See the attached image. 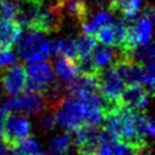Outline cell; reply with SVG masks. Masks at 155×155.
<instances>
[{"mask_svg": "<svg viewBox=\"0 0 155 155\" xmlns=\"http://www.w3.org/2000/svg\"><path fill=\"white\" fill-rule=\"evenodd\" d=\"M136 113L134 110L124 107L116 105L108 111H105L103 122L104 132L111 138L124 139L130 143H137L136 140Z\"/></svg>", "mask_w": 155, "mask_h": 155, "instance_id": "6da1fadb", "label": "cell"}, {"mask_svg": "<svg viewBox=\"0 0 155 155\" xmlns=\"http://www.w3.org/2000/svg\"><path fill=\"white\" fill-rule=\"evenodd\" d=\"M17 52L19 57L28 62H38L48 58L52 53L51 41H48L44 33L39 30H29L25 35L18 39Z\"/></svg>", "mask_w": 155, "mask_h": 155, "instance_id": "7a4b0ae2", "label": "cell"}, {"mask_svg": "<svg viewBox=\"0 0 155 155\" xmlns=\"http://www.w3.org/2000/svg\"><path fill=\"white\" fill-rule=\"evenodd\" d=\"M96 78L98 92L105 103V111H108L109 109L116 107L120 102V97L125 88V84L114 65L99 69L96 74Z\"/></svg>", "mask_w": 155, "mask_h": 155, "instance_id": "3957f363", "label": "cell"}, {"mask_svg": "<svg viewBox=\"0 0 155 155\" xmlns=\"http://www.w3.org/2000/svg\"><path fill=\"white\" fill-rule=\"evenodd\" d=\"M56 125L68 132L76 131L80 126L85 125L84 111L79 101L73 96H67L53 110Z\"/></svg>", "mask_w": 155, "mask_h": 155, "instance_id": "277c9868", "label": "cell"}, {"mask_svg": "<svg viewBox=\"0 0 155 155\" xmlns=\"http://www.w3.org/2000/svg\"><path fill=\"white\" fill-rule=\"evenodd\" d=\"M4 109L10 113H18L25 116H38L47 108V104L40 92L30 91L12 96L2 104Z\"/></svg>", "mask_w": 155, "mask_h": 155, "instance_id": "5b68a950", "label": "cell"}, {"mask_svg": "<svg viewBox=\"0 0 155 155\" xmlns=\"http://www.w3.org/2000/svg\"><path fill=\"white\" fill-rule=\"evenodd\" d=\"M34 130L33 121L29 119V116L18 114V113H10L5 116L4 120V128H2V136L6 137L10 142H18L22 140L29 136H31V132Z\"/></svg>", "mask_w": 155, "mask_h": 155, "instance_id": "8992f818", "label": "cell"}, {"mask_svg": "<svg viewBox=\"0 0 155 155\" xmlns=\"http://www.w3.org/2000/svg\"><path fill=\"white\" fill-rule=\"evenodd\" d=\"M27 87L30 91L41 92L48 84L54 80L53 70L51 63L46 61L31 62L28 64L27 69Z\"/></svg>", "mask_w": 155, "mask_h": 155, "instance_id": "52a82bcc", "label": "cell"}, {"mask_svg": "<svg viewBox=\"0 0 155 155\" xmlns=\"http://www.w3.org/2000/svg\"><path fill=\"white\" fill-rule=\"evenodd\" d=\"M0 84L4 92L12 97L22 93L27 87V73L22 64H13L0 70Z\"/></svg>", "mask_w": 155, "mask_h": 155, "instance_id": "ba28073f", "label": "cell"}, {"mask_svg": "<svg viewBox=\"0 0 155 155\" xmlns=\"http://www.w3.org/2000/svg\"><path fill=\"white\" fill-rule=\"evenodd\" d=\"M63 18L59 13V10L56 5V0L47 1L44 0L39 16L36 18L33 30H39L44 34L57 33L61 30Z\"/></svg>", "mask_w": 155, "mask_h": 155, "instance_id": "9c48e42d", "label": "cell"}, {"mask_svg": "<svg viewBox=\"0 0 155 155\" xmlns=\"http://www.w3.org/2000/svg\"><path fill=\"white\" fill-rule=\"evenodd\" d=\"M151 29H153V18L144 16L142 13L140 16L133 18L132 22L128 23V29H127V50L134 45L150 41Z\"/></svg>", "mask_w": 155, "mask_h": 155, "instance_id": "30bf717a", "label": "cell"}, {"mask_svg": "<svg viewBox=\"0 0 155 155\" xmlns=\"http://www.w3.org/2000/svg\"><path fill=\"white\" fill-rule=\"evenodd\" d=\"M120 102L124 107H127L134 111H143L149 107L150 103V91L142 85H127L125 86Z\"/></svg>", "mask_w": 155, "mask_h": 155, "instance_id": "8fae6325", "label": "cell"}, {"mask_svg": "<svg viewBox=\"0 0 155 155\" xmlns=\"http://www.w3.org/2000/svg\"><path fill=\"white\" fill-rule=\"evenodd\" d=\"M44 0H19L17 1V12L15 21L28 30L34 29L36 18L41 10Z\"/></svg>", "mask_w": 155, "mask_h": 155, "instance_id": "7c38bea8", "label": "cell"}, {"mask_svg": "<svg viewBox=\"0 0 155 155\" xmlns=\"http://www.w3.org/2000/svg\"><path fill=\"white\" fill-rule=\"evenodd\" d=\"M120 78L122 79L124 84L125 85H142L144 86V82H145V73H147V68L145 65H140V64H137L132 61H128V59H120L117 62H115L113 64Z\"/></svg>", "mask_w": 155, "mask_h": 155, "instance_id": "4fadbf2b", "label": "cell"}, {"mask_svg": "<svg viewBox=\"0 0 155 155\" xmlns=\"http://www.w3.org/2000/svg\"><path fill=\"white\" fill-rule=\"evenodd\" d=\"M103 132L98 130L94 125H82L76 131H74L73 136V145H76L79 149L85 153L96 149L102 140Z\"/></svg>", "mask_w": 155, "mask_h": 155, "instance_id": "5bb4252c", "label": "cell"}, {"mask_svg": "<svg viewBox=\"0 0 155 155\" xmlns=\"http://www.w3.org/2000/svg\"><path fill=\"white\" fill-rule=\"evenodd\" d=\"M121 58H122V53L119 48L116 47L111 48L104 45H99V46L96 45V47L91 53V61L93 62V64L98 70L113 65L115 62L120 61Z\"/></svg>", "mask_w": 155, "mask_h": 155, "instance_id": "9a60e30c", "label": "cell"}, {"mask_svg": "<svg viewBox=\"0 0 155 155\" xmlns=\"http://www.w3.org/2000/svg\"><path fill=\"white\" fill-rule=\"evenodd\" d=\"M154 56H155V52H154V45H153L151 40L148 42L134 45L124 52L125 59L132 61L140 65H147V64L154 63Z\"/></svg>", "mask_w": 155, "mask_h": 155, "instance_id": "2e32d148", "label": "cell"}, {"mask_svg": "<svg viewBox=\"0 0 155 155\" xmlns=\"http://www.w3.org/2000/svg\"><path fill=\"white\" fill-rule=\"evenodd\" d=\"M21 34L22 27L15 19H0V50L11 48Z\"/></svg>", "mask_w": 155, "mask_h": 155, "instance_id": "e0dca14e", "label": "cell"}, {"mask_svg": "<svg viewBox=\"0 0 155 155\" xmlns=\"http://www.w3.org/2000/svg\"><path fill=\"white\" fill-rule=\"evenodd\" d=\"M113 22V12L108 8L96 10L88 13L84 23L81 24V30L86 34L94 35V33L103 25Z\"/></svg>", "mask_w": 155, "mask_h": 155, "instance_id": "ac0fdd59", "label": "cell"}, {"mask_svg": "<svg viewBox=\"0 0 155 155\" xmlns=\"http://www.w3.org/2000/svg\"><path fill=\"white\" fill-rule=\"evenodd\" d=\"M136 140L137 143H143L150 140L155 136V122L148 113L138 111L136 113Z\"/></svg>", "mask_w": 155, "mask_h": 155, "instance_id": "d6986e66", "label": "cell"}, {"mask_svg": "<svg viewBox=\"0 0 155 155\" xmlns=\"http://www.w3.org/2000/svg\"><path fill=\"white\" fill-rule=\"evenodd\" d=\"M52 70L57 75L58 80H61L62 82H65V84L69 82L70 80H73L79 74L76 63L64 56H61V54H56V57L53 59Z\"/></svg>", "mask_w": 155, "mask_h": 155, "instance_id": "ffe728a7", "label": "cell"}, {"mask_svg": "<svg viewBox=\"0 0 155 155\" xmlns=\"http://www.w3.org/2000/svg\"><path fill=\"white\" fill-rule=\"evenodd\" d=\"M73 147V134L68 131L54 133L47 140V148L52 154H68Z\"/></svg>", "mask_w": 155, "mask_h": 155, "instance_id": "44dd1931", "label": "cell"}, {"mask_svg": "<svg viewBox=\"0 0 155 155\" xmlns=\"http://www.w3.org/2000/svg\"><path fill=\"white\" fill-rule=\"evenodd\" d=\"M50 107H57L65 97H67V90L65 84H63L61 80H53L51 84H48L41 92H40Z\"/></svg>", "mask_w": 155, "mask_h": 155, "instance_id": "7402d4cb", "label": "cell"}, {"mask_svg": "<svg viewBox=\"0 0 155 155\" xmlns=\"http://www.w3.org/2000/svg\"><path fill=\"white\" fill-rule=\"evenodd\" d=\"M44 147L41 142L33 137L29 136L22 140L16 142L15 147L10 151V155H44Z\"/></svg>", "mask_w": 155, "mask_h": 155, "instance_id": "603a6c76", "label": "cell"}, {"mask_svg": "<svg viewBox=\"0 0 155 155\" xmlns=\"http://www.w3.org/2000/svg\"><path fill=\"white\" fill-rule=\"evenodd\" d=\"M74 44H75L76 58L85 59L91 57V53L97 45V40L93 35L82 33V34H78L76 38H74Z\"/></svg>", "mask_w": 155, "mask_h": 155, "instance_id": "cb8c5ba5", "label": "cell"}, {"mask_svg": "<svg viewBox=\"0 0 155 155\" xmlns=\"http://www.w3.org/2000/svg\"><path fill=\"white\" fill-rule=\"evenodd\" d=\"M143 0H120L113 8V13H117L127 21H132L137 17Z\"/></svg>", "mask_w": 155, "mask_h": 155, "instance_id": "d4e9b609", "label": "cell"}, {"mask_svg": "<svg viewBox=\"0 0 155 155\" xmlns=\"http://www.w3.org/2000/svg\"><path fill=\"white\" fill-rule=\"evenodd\" d=\"M94 38L102 45L109 46V47H114L115 46V29H114L113 22L101 27L94 33Z\"/></svg>", "mask_w": 155, "mask_h": 155, "instance_id": "484cf974", "label": "cell"}, {"mask_svg": "<svg viewBox=\"0 0 155 155\" xmlns=\"http://www.w3.org/2000/svg\"><path fill=\"white\" fill-rule=\"evenodd\" d=\"M38 116L39 117H38V121H36V126L39 127V130L41 132L48 133V132H52L56 128L57 125H56V119H54L53 110H47V108H46Z\"/></svg>", "mask_w": 155, "mask_h": 155, "instance_id": "4316f807", "label": "cell"}, {"mask_svg": "<svg viewBox=\"0 0 155 155\" xmlns=\"http://www.w3.org/2000/svg\"><path fill=\"white\" fill-rule=\"evenodd\" d=\"M110 151L111 155H133L134 149L132 144L124 139L111 138L110 139Z\"/></svg>", "mask_w": 155, "mask_h": 155, "instance_id": "83f0119b", "label": "cell"}, {"mask_svg": "<svg viewBox=\"0 0 155 155\" xmlns=\"http://www.w3.org/2000/svg\"><path fill=\"white\" fill-rule=\"evenodd\" d=\"M17 12V2L12 0H0L1 19H15Z\"/></svg>", "mask_w": 155, "mask_h": 155, "instance_id": "f1b7e54d", "label": "cell"}, {"mask_svg": "<svg viewBox=\"0 0 155 155\" xmlns=\"http://www.w3.org/2000/svg\"><path fill=\"white\" fill-rule=\"evenodd\" d=\"M110 139H111V137L109 134H107L105 132H103L102 140H101L99 145L96 149L85 153L84 155H111V151H110Z\"/></svg>", "mask_w": 155, "mask_h": 155, "instance_id": "f546056e", "label": "cell"}, {"mask_svg": "<svg viewBox=\"0 0 155 155\" xmlns=\"http://www.w3.org/2000/svg\"><path fill=\"white\" fill-rule=\"evenodd\" d=\"M17 63V56L11 48L0 50V70Z\"/></svg>", "mask_w": 155, "mask_h": 155, "instance_id": "4dcf8cb0", "label": "cell"}, {"mask_svg": "<svg viewBox=\"0 0 155 155\" xmlns=\"http://www.w3.org/2000/svg\"><path fill=\"white\" fill-rule=\"evenodd\" d=\"M82 1L85 2L90 12L96 11V10H103V8L109 10V5H110L109 0H82Z\"/></svg>", "mask_w": 155, "mask_h": 155, "instance_id": "1f68e13d", "label": "cell"}, {"mask_svg": "<svg viewBox=\"0 0 155 155\" xmlns=\"http://www.w3.org/2000/svg\"><path fill=\"white\" fill-rule=\"evenodd\" d=\"M6 116V110L2 105H0V137H2V128H4V120Z\"/></svg>", "mask_w": 155, "mask_h": 155, "instance_id": "d6a6232c", "label": "cell"}, {"mask_svg": "<svg viewBox=\"0 0 155 155\" xmlns=\"http://www.w3.org/2000/svg\"><path fill=\"white\" fill-rule=\"evenodd\" d=\"M0 155H8L7 145L5 144V142L2 140V138H1V137H0Z\"/></svg>", "mask_w": 155, "mask_h": 155, "instance_id": "836d02e7", "label": "cell"}, {"mask_svg": "<svg viewBox=\"0 0 155 155\" xmlns=\"http://www.w3.org/2000/svg\"><path fill=\"white\" fill-rule=\"evenodd\" d=\"M133 155H154V154H153V151H151L150 149L144 148V149H140V150L134 151V153H133Z\"/></svg>", "mask_w": 155, "mask_h": 155, "instance_id": "e575fe53", "label": "cell"}, {"mask_svg": "<svg viewBox=\"0 0 155 155\" xmlns=\"http://www.w3.org/2000/svg\"><path fill=\"white\" fill-rule=\"evenodd\" d=\"M50 155H63V154H52V153H50Z\"/></svg>", "mask_w": 155, "mask_h": 155, "instance_id": "d590c367", "label": "cell"}, {"mask_svg": "<svg viewBox=\"0 0 155 155\" xmlns=\"http://www.w3.org/2000/svg\"><path fill=\"white\" fill-rule=\"evenodd\" d=\"M0 94H1V88H0Z\"/></svg>", "mask_w": 155, "mask_h": 155, "instance_id": "8d00e7d4", "label": "cell"}]
</instances>
